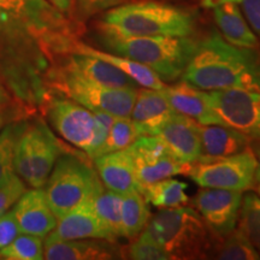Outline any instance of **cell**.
Segmentation results:
<instances>
[{
	"instance_id": "1",
	"label": "cell",
	"mask_w": 260,
	"mask_h": 260,
	"mask_svg": "<svg viewBox=\"0 0 260 260\" xmlns=\"http://www.w3.org/2000/svg\"><path fill=\"white\" fill-rule=\"evenodd\" d=\"M186 82L203 90H260V53L255 48L229 44L217 30L197 41L182 75Z\"/></svg>"
},
{
	"instance_id": "2",
	"label": "cell",
	"mask_w": 260,
	"mask_h": 260,
	"mask_svg": "<svg viewBox=\"0 0 260 260\" xmlns=\"http://www.w3.org/2000/svg\"><path fill=\"white\" fill-rule=\"evenodd\" d=\"M100 32L125 37H190L195 16L187 9L142 0L110 9L99 23Z\"/></svg>"
},
{
	"instance_id": "3",
	"label": "cell",
	"mask_w": 260,
	"mask_h": 260,
	"mask_svg": "<svg viewBox=\"0 0 260 260\" xmlns=\"http://www.w3.org/2000/svg\"><path fill=\"white\" fill-rule=\"evenodd\" d=\"M144 232L168 253L170 260L207 259L214 256L219 246V237L191 207L162 209L149 218Z\"/></svg>"
},
{
	"instance_id": "4",
	"label": "cell",
	"mask_w": 260,
	"mask_h": 260,
	"mask_svg": "<svg viewBox=\"0 0 260 260\" xmlns=\"http://www.w3.org/2000/svg\"><path fill=\"white\" fill-rule=\"evenodd\" d=\"M102 41L115 54L147 67L162 82L180 79L197 47V41L190 37H125L102 32Z\"/></svg>"
},
{
	"instance_id": "5",
	"label": "cell",
	"mask_w": 260,
	"mask_h": 260,
	"mask_svg": "<svg viewBox=\"0 0 260 260\" xmlns=\"http://www.w3.org/2000/svg\"><path fill=\"white\" fill-rule=\"evenodd\" d=\"M45 186L47 201L57 219L105 188L96 171L70 154L57 159Z\"/></svg>"
},
{
	"instance_id": "6",
	"label": "cell",
	"mask_w": 260,
	"mask_h": 260,
	"mask_svg": "<svg viewBox=\"0 0 260 260\" xmlns=\"http://www.w3.org/2000/svg\"><path fill=\"white\" fill-rule=\"evenodd\" d=\"M59 157L57 139L46 125L38 123L18 136L14 155L15 172L30 187L44 188Z\"/></svg>"
},
{
	"instance_id": "7",
	"label": "cell",
	"mask_w": 260,
	"mask_h": 260,
	"mask_svg": "<svg viewBox=\"0 0 260 260\" xmlns=\"http://www.w3.org/2000/svg\"><path fill=\"white\" fill-rule=\"evenodd\" d=\"M255 154L248 147L226 157H200L190 165L187 175L201 188L245 191L255 184Z\"/></svg>"
},
{
	"instance_id": "8",
	"label": "cell",
	"mask_w": 260,
	"mask_h": 260,
	"mask_svg": "<svg viewBox=\"0 0 260 260\" xmlns=\"http://www.w3.org/2000/svg\"><path fill=\"white\" fill-rule=\"evenodd\" d=\"M58 88L69 99L90 111L107 112L116 117H130L139 88H113L94 83L63 71Z\"/></svg>"
},
{
	"instance_id": "9",
	"label": "cell",
	"mask_w": 260,
	"mask_h": 260,
	"mask_svg": "<svg viewBox=\"0 0 260 260\" xmlns=\"http://www.w3.org/2000/svg\"><path fill=\"white\" fill-rule=\"evenodd\" d=\"M64 25L56 8L45 0H0V29L6 31L53 35Z\"/></svg>"
},
{
	"instance_id": "10",
	"label": "cell",
	"mask_w": 260,
	"mask_h": 260,
	"mask_svg": "<svg viewBox=\"0 0 260 260\" xmlns=\"http://www.w3.org/2000/svg\"><path fill=\"white\" fill-rule=\"evenodd\" d=\"M223 124L260 142V90L220 89L210 92Z\"/></svg>"
},
{
	"instance_id": "11",
	"label": "cell",
	"mask_w": 260,
	"mask_h": 260,
	"mask_svg": "<svg viewBox=\"0 0 260 260\" xmlns=\"http://www.w3.org/2000/svg\"><path fill=\"white\" fill-rule=\"evenodd\" d=\"M126 149L132 155L141 189L164 178L187 174L189 169L177 160L161 139L155 135L140 136Z\"/></svg>"
},
{
	"instance_id": "12",
	"label": "cell",
	"mask_w": 260,
	"mask_h": 260,
	"mask_svg": "<svg viewBox=\"0 0 260 260\" xmlns=\"http://www.w3.org/2000/svg\"><path fill=\"white\" fill-rule=\"evenodd\" d=\"M243 191L203 188L193 199V205L214 235L226 236L236 228Z\"/></svg>"
},
{
	"instance_id": "13",
	"label": "cell",
	"mask_w": 260,
	"mask_h": 260,
	"mask_svg": "<svg viewBox=\"0 0 260 260\" xmlns=\"http://www.w3.org/2000/svg\"><path fill=\"white\" fill-rule=\"evenodd\" d=\"M48 118L65 141L88 151L96 125L93 111L71 99H53L48 107Z\"/></svg>"
},
{
	"instance_id": "14",
	"label": "cell",
	"mask_w": 260,
	"mask_h": 260,
	"mask_svg": "<svg viewBox=\"0 0 260 260\" xmlns=\"http://www.w3.org/2000/svg\"><path fill=\"white\" fill-rule=\"evenodd\" d=\"M123 255L122 249L110 240H64L51 232L44 241V259L47 260H111L123 259Z\"/></svg>"
},
{
	"instance_id": "15",
	"label": "cell",
	"mask_w": 260,
	"mask_h": 260,
	"mask_svg": "<svg viewBox=\"0 0 260 260\" xmlns=\"http://www.w3.org/2000/svg\"><path fill=\"white\" fill-rule=\"evenodd\" d=\"M182 164L190 167L201 157L200 124L175 112L154 133Z\"/></svg>"
},
{
	"instance_id": "16",
	"label": "cell",
	"mask_w": 260,
	"mask_h": 260,
	"mask_svg": "<svg viewBox=\"0 0 260 260\" xmlns=\"http://www.w3.org/2000/svg\"><path fill=\"white\" fill-rule=\"evenodd\" d=\"M11 211L21 234L46 237L57 225L58 219L52 212L42 188L25 190Z\"/></svg>"
},
{
	"instance_id": "17",
	"label": "cell",
	"mask_w": 260,
	"mask_h": 260,
	"mask_svg": "<svg viewBox=\"0 0 260 260\" xmlns=\"http://www.w3.org/2000/svg\"><path fill=\"white\" fill-rule=\"evenodd\" d=\"M162 93L168 98L175 111L189 117L199 124L224 125L222 119L214 111L210 93H206L184 80L172 86H165Z\"/></svg>"
},
{
	"instance_id": "18",
	"label": "cell",
	"mask_w": 260,
	"mask_h": 260,
	"mask_svg": "<svg viewBox=\"0 0 260 260\" xmlns=\"http://www.w3.org/2000/svg\"><path fill=\"white\" fill-rule=\"evenodd\" d=\"M52 232L64 240L103 239L115 241L98 216L93 199L83 201L58 219Z\"/></svg>"
},
{
	"instance_id": "19",
	"label": "cell",
	"mask_w": 260,
	"mask_h": 260,
	"mask_svg": "<svg viewBox=\"0 0 260 260\" xmlns=\"http://www.w3.org/2000/svg\"><path fill=\"white\" fill-rule=\"evenodd\" d=\"M104 187L121 195L141 191L132 155L128 149L110 152L94 159Z\"/></svg>"
},
{
	"instance_id": "20",
	"label": "cell",
	"mask_w": 260,
	"mask_h": 260,
	"mask_svg": "<svg viewBox=\"0 0 260 260\" xmlns=\"http://www.w3.org/2000/svg\"><path fill=\"white\" fill-rule=\"evenodd\" d=\"M65 73L113 88H140L132 77L107 61L87 54L73 53L65 65Z\"/></svg>"
},
{
	"instance_id": "21",
	"label": "cell",
	"mask_w": 260,
	"mask_h": 260,
	"mask_svg": "<svg viewBox=\"0 0 260 260\" xmlns=\"http://www.w3.org/2000/svg\"><path fill=\"white\" fill-rule=\"evenodd\" d=\"M175 112L162 90L144 87L138 90L130 118L142 126L146 135H154L159 126Z\"/></svg>"
},
{
	"instance_id": "22",
	"label": "cell",
	"mask_w": 260,
	"mask_h": 260,
	"mask_svg": "<svg viewBox=\"0 0 260 260\" xmlns=\"http://www.w3.org/2000/svg\"><path fill=\"white\" fill-rule=\"evenodd\" d=\"M63 45L67 48H69L73 53L87 54V56L99 58V59H103L107 61V63L112 64L113 67L118 68L125 75L132 77L140 87L162 90L167 86L151 69L138 63V61L129 59V58L119 56V54H112L109 53V52L95 50V48L87 46V45L81 44V42L69 40V39H65Z\"/></svg>"
},
{
	"instance_id": "23",
	"label": "cell",
	"mask_w": 260,
	"mask_h": 260,
	"mask_svg": "<svg viewBox=\"0 0 260 260\" xmlns=\"http://www.w3.org/2000/svg\"><path fill=\"white\" fill-rule=\"evenodd\" d=\"M201 157L218 158L240 153L251 147V139L228 125H201Z\"/></svg>"
},
{
	"instance_id": "24",
	"label": "cell",
	"mask_w": 260,
	"mask_h": 260,
	"mask_svg": "<svg viewBox=\"0 0 260 260\" xmlns=\"http://www.w3.org/2000/svg\"><path fill=\"white\" fill-rule=\"evenodd\" d=\"M214 21L220 35L229 44L243 48H258L259 40L243 17L237 4L225 3L213 8Z\"/></svg>"
},
{
	"instance_id": "25",
	"label": "cell",
	"mask_w": 260,
	"mask_h": 260,
	"mask_svg": "<svg viewBox=\"0 0 260 260\" xmlns=\"http://www.w3.org/2000/svg\"><path fill=\"white\" fill-rule=\"evenodd\" d=\"M122 233L123 237L134 240L145 229L149 220V207L141 191L122 195Z\"/></svg>"
},
{
	"instance_id": "26",
	"label": "cell",
	"mask_w": 260,
	"mask_h": 260,
	"mask_svg": "<svg viewBox=\"0 0 260 260\" xmlns=\"http://www.w3.org/2000/svg\"><path fill=\"white\" fill-rule=\"evenodd\" d=\"M186 189L187 184L184 182L169 177L145 186L141 193L148 204L160 209H170L184 206L187 204Z\"/></svg>"
},
{
	"instance_id": "27",
	"label": "cell",
	"mask_w": 260,
	"mask_h": 260,
	"mask_svg": "<svg viewBox=\"0 0 260 260\" xmlns=\"http://www.w3.org/2000/svg\"><path fill=\"white\" fill-rule=\"evenodd\" d=\"M94 209L104 225L111 234L112 239L123 237L122 233V195L110 189H104L93 198Z\"/></svg>"
},
{
	"instance_id": "28",
	"label": "cell",
	"mask_w": 260,
	"mask_h": 260,
	"mask_svg": "<svg viewBox=\"0 0 260 260\" xmlns=\"http://www.w3.org/2000/svg\"><path fill=\"white\" fill-rule=\"evenodd\" d=\"M142 135H146L142 126L133 121L130 117H116L96 157L110 153V152L128 148Z\"/></svg>"
},
{
	"instance_id": "29",
	"label": "cell",
	"mask_w": 260,
	"mask_h": 260,
	"mask_svg": "<svg viewBox=\"0 0 260 260\" xmlns=\"http://www.w3.org/2000/svg\"><path fill=\"white\" fill-rule=\"evenodd\" d=\"M214 258L222 260H259L260 254L248 236L240 228L224 236L214 253Z\"/></svg>"
},
{
	"instance_id": "30",
	"label": "cell",
	"mask_w": 260,
	"mask_h": 260,
	"mask_svg": "<svg viewBox=\"0 0 260 260\" xmlns=\"http://www.w3.org/2000/svg\"><path fill=\"white\" fill-rule=\"evenodd\" d=\"M0 258L8 260L44 259V237L22 234L11 243L0 248Z\"/></svg>"
},
{
	"instance_id": "31",
	"label": "cell",
	"mask_w": 260,
	"mask_h": 260,
	"mask_svg": "<svg viewBox=\"0 0 260 260\" xmlns=\"http://www.w3.org/2000/svg\"><path fill=\"white\" fill-rule=\"evenodd\" d=\"M240 229L248 236L260 254V198L247 194L240 209Z\"/></svg>"
},
{
	"instance_id": "32",
	"label": "cell",
	"mask_w": 260,
	"mask_h": 260,
	"mask_svg": "<svg viewBox=\"0 0 260 260\" xmlns=\"http://www.w3.org/2000/svg\"><path fill=\"white\" fill-rule=\"evenodd\" d=\"M126 249V256L134 260H170L168 253L144 230Z\"/></svg>"
},
{
	"instance_id": "33",
	"label": "cell",
	"mask_w": 260,
	"mask_h": 260,
	"mask_svg": "<svg viewBox=\"0 0 260 260\" xmlns=\"http://www.w3.org/2000/svg\"><path fill=\"white\" fill-rule=\"evenodd\" d=\"M17 139V132L14 126H8L0 133V182L15 171L14 155Z\"/></svg>"
},
{
	"instance_id": "34",
	"label": "cell",
	"mask_w": 260,
	"mask_h": 260,
	"mask_svg": "<svg viewBox=\"0 0 260 260\" xmlns=\"http://www.w3.org/2000/svg\"><path fill=\"white\" fill-rule=\"evenodd\" d=\"M24 191V182L15 171L0 182V216L14 207Z\"/></svg>"
},
{
	"instance_id": "35",
	"label": "cell",
	"mask_w": 260,
	"mask_h": 260,
	"mask_svg": "<svg viewBox=\"0 0 260 260\" xmlns=\"http://www.w3.org/2000/svg\"><path fill=\"white\" fill-rule=\"evenodd\" d=\"M76 14L81 19H87L99 12L125 4L129 0H74Z\"/></svg>"
},
{
	"instance_id": "36",
	"label": "cell",
	"mask_w": 260,
	"mask_h": 260,
	"mask_svg": "<svg viewBox=\"0 0 260 260\" xmlns=\"http://www.w3.org/2000/svg\"><path fill=\"white\" fill-rule=\"evenodd\" d=\"M21 234L14 213L10 210L0 216V248L8 246Z\"/></svg>"
},
{
	"instance_id": "37",
	"label": "cell",
	"mask_w": 260,
	"mask_h": 260,
	"mask_svg": "<svg viewBox=\"0 0 260 260\" xmlns=\"http://www.w3.org/2000/svg\"><path fill=\"white\" fill-rule=\"evenodd\" d=\"M241 4L247 22L260 35V0H242Z\"/></svg>"
},
{
	"instance_id": "38",
	"label": "cell",
	"mask_w": 260,
	"mask_h": 260,
	"mask_svg": "<svg viewBox=\"0 0 260 260\" xmlns=\"http://www.w3.org/2000/svg\"><path fill=\"white\" fill-rule=\"evenodd\" d=\"M50 3L60 14H70L73 11L74 0H50Z\"/></svg>"
},
{
	"instance_id": "39",
	"label": "cell",
	"mask_w": 260,
	"mask_h": 260,
	"mask_svg": "<svg viewBox=\"0 0 260 260\" xmlns=\"http://www.w3.org/2000/svg\"><path fill=\"white\" fill-rule=\"evenodd\" d=\"M242 0H203V4L204 8L206 9H213L216 6H219L222 4H225V3H234V4H239L241 3Z\"/></svg>"
},
{
	"instance_id": "40",
	"label": "cell",
	"mask_w": 260,
	"mask_h": 260,
	"mask_svg": "<svg viewBox=\"0 0 260 260\" xmlns=\"http://www.w3.org/2000/svg\"><path fill=\"white\" fill-rule=\"evenodd\" d=\"M253 152H254L256 158V169H255V181L260 182V144H255L253 146Z\"/></svg>"
},
{
	"instance_id": "41",
	"label": "cell",
	"mask_w": 260,
	"mask_h": 260,
	"mask_svg": "<svg viewBox=\"0 0 260 260\" xmlns=\"http://www.w3.org/2000/svg\"><path fill=\"white\" fill-rule=\"evenodd\" d=\"M3 100H4V92L0 88V103H3Z\"/></svg>"
},
{
	"instance_id": "42",
	"label": "cell",
	"mask_w": 260,
	"mask_h": 260,
	"mask_svg": "<svg viewBox=\"0 0 260 260\" xmlns=\"http://www.w3.org/2000/svg\"><path fill=\"white\" fill-rule=\"evenodd\" d=\"M3 125V117H2V113H0V128H2Z\"/></svg>"
},
{
	"instance_id": "43",
	"label": "cell",
	"mask_w": 260,
	"mask_h": 260,
	"mask_svg": "<svg viewBox=\"0 0 260 260\" xmlns=\"http://www.w3.org/2000/svg\"><path fill=\"white\" fill-rule=\"evenodd\" d=\"M256 189H258V193H259V197H260V182H259V184H258V188H256Z\"/></svg>"
}]
</instances>
